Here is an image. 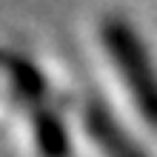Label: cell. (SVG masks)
I'll list each match as a JSON object with an SVG mask.
<instances>
[{
	"instance_id": "2",
	"label": "cell",
	"mask_w": 157,
	"mask_h": 157,
	"mask_svg": "<svg viewBox=\"0 0 157 157\" xmlns=\"http://www.w3.org/2000/svg\"><path fill=\"white\" fill-rule=\"evenodd\" d=\"M89 132L94 134L100 151L106 157H143L140 149H134V146L128 143L123 128L117 123H112L109 114H103V112H89Z\"/></svg>"
},
{
	"instance_id": "1",
	"label": "cell",
	"mask_w": 157,
	"mask_h": 157,
	"mask_svg": "<svg viewBox=\"0 0 157 157\" xmlns=\"http://www.w3.org/2000/svg\"><path fill=\"white\" fill-rule=\"evenodd\" d=\"M103 46H106L112 63H117L128 91L140 100V109L146 112V117L151 123H157V77L151 75L143 43L132 34V29L126 23L109 20L103 29Z\"/></svg>"
}]
</instances>
